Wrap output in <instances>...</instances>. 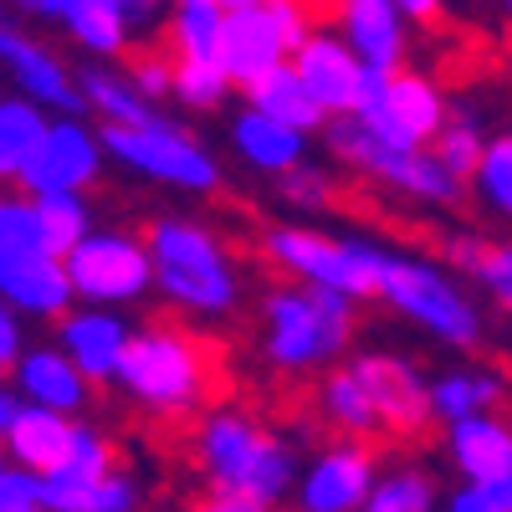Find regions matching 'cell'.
<instances>
[{
    "instance_id": "7",
    "label": "cell",
    "mask_w": 512,
    "mask_h": 512,
    "mask_svg": "<svg viewBox=\"0 0 512 512\" xmlns=\"http://www.w3.org/2000/svg\"><path fill=\"white\" fill-rule=\"evenodd\" d=\"M262 256L287 282H313L328 292H344L354 303H369L379 287V267L390 246L354 231H323L308 221H277L262 231Z\"/></svg>"
},
{
    "instance_id": "39",
    "label": "cell",
    "mask_w": 512,
    "mask_h": 512,
    "mask_svg": "<svg viewBox=\"0 0 512 512\" xmlns=\"http://www.w3.org/2000/svg\"><path fill=\"white\" fill-rule=\"evenodd\" d=\"M144 497H149L144 477L128 461H113L93 492V502H88V512H144Z\"/></svg>"
},
{
    "instance_id": "26",
    "label": "cell",
    "mask_w": 512,
    "mask_h": 512,
    "mask_svg": "<svg viewBox=\"0 0 512 512\" xmlns=\"http://www.w3.org/2000/svg\"><path fill=\"white\" fill-rule=\"evenodd\" d=\"M72 425H77L72 415H57V410H41V405H21V400H16L6 431H0V456L41 477V472H47V466L67 451Z\"/></svg>"
},
{
    "instance_id": "19",
    "label": "cell",
    "mask_w": 512,
    "mask_h": 512,
    "mask_svg": "<svg viewBox=\"0 0 512 512\" xmlns=\"http://www.w3.org/2000/svg\"><path fill=\"white\" fill-rule=\"evenodd\" d=\"M446 461L472 487H512V425L502 410H482L441 425Z\"/></svg>"
},
{
    "instance_id": "37",
    "label": "cell",
    "mask_w": 512,
    "mask_h": 512,
    "mask_svg": "<svg viewBox=\"0 0 512 512\" xmlns=\"http://www.w3.org/2000/svg\"><path fill=\"white\" fill-rule=\"evenodd\" d=\"M236 93V82L221 72V62H180L169 67V98L190 113H221L226 98Z\"/></svg>"
},
{
    "instance_id": "24",
    "label": "cell",
    "mask_w": 512,
    "mask_h": 512,
    "mask_svg": "<svg viewBox=\"0 0 512 512\" xmlns=\"http://www.w3.org/2000/svg\"><path fill=\"white\" fill-rule=\"evenodd\" d=\"M52 21L72 36L77 52H88L93 62H118L134 47V21L118 0H52Z\"/></svg>"
},
{
    "instance_id": "5",
    "label": "cell",
    "mask_w": 512,
    "mask_h": 512,
    "mask_svg": "<svg viewBox=\"0 0 512 512\" xmlns=\"http://www.w3.org/2000/svg\"><path fill=\"white\" fill-rule=\"evenodd\" d=\"M374 297L395 318L415 323L431 344L456 349V354L482 349L487 333H492L482 297L466 287L451 267L431 262V256H420V251H390L384 256Z\"/></svg>"
},
{
    "instance_id": "12",
    "label": "cell",
    "mask_w": 512,
    "mask_h": 512,
    "mask_svg": "<svg viewBox=\"0 0 512 512\" xmlns=\"http://www.w3.org/2000/svg\"><path fill=\"white\" fill-rule=\"evenodd\" d=\"M313 31V11L303 0H256V6L226 11L221 21V72L236 82H251L256 72H267L292 57V47Z\"/></svg>"
},
{
    "instance_id": "48",
    "label": "cell",
    "mask_w": 512,
    "mask_h": 512,
    "mask_svg": "<svg viewBox=\"0 0 512 512\" xmlns=\"http://www.w3.org/2000/svg\"><path fill=\"white\" fill-rule=\"evenodd\" d=\"M11 410H16V395H11V384L0 379V431H6V420H11Z\"/></svg>"
},
{
    "instance_id": "50",
    "label": "cell",
    "mask_w": 512,
    "mask_h": 512,
    "mask_svg": "<svg viewBox=\"0 0 512 512\" xmlns=\"http://www.w3.org/2000/svg\"><path fill=\"white\" fill-rule=\"evenodd\" d=\"M303 6H308V11H318V6H333V0H303Z\"/></svg>"
},
{
    "instance_id": "23",
    "label": "cell",
    "mask_w": 512,
    "mask_h": 512,
    "mask_svg": "<svg viewBox=\"0 0 512 512\" xmlns=\"http://www.w3.org/2000/svg\"><path fill=\"white\" fill-rule=\"evenodd\" d=\"M502 400H507V379L487 359H466V364L441 369L436 379H425V410H431V425H451V420L482 415V410H502Z\"/></svg>"
},
{
    "instance_id": "36",
    "label": "cell",
    "mask_w": 512,
    "mask_h": 512,
    "mask_svg": "<svg viewBox=\"0 0 512 512\" xmlns=\"http://www.w3.org/2000/svg\"><path fill=\"white\" fill-rule=\"evenodd\" d=\"M461 185L472 190V200L487 210V216H507L512 210V139L502 134V128H492L482 159L472 164V175H466Z\"/></svg>"
},
{
    "instance_id": "17",
    "label": "cell",
    "mask_w": 512,
    "mask_h": 512,
    "mask_svg": "<svg viewBox=\"0 0 512 512\" xmlns=\"http://www.w3.org/2000/svg\"><path fill=\"white\" fill-rule=\"evenodd\" d=\"M113 461H118L113 441L98 431V425L77 420L67 451L36 477V502L47 512H88V502H93V492H98V482H103V472Z\"/></svg>"
},
{
    "instance_id": "29",
    "label": "cell",
    "mask_w": 512,
    "mask_h": 512,
    "mask_svg": "<svg viewBox=\"0 0 512 512\" xmlns=\"http://www.w3.org/2000/svg\"><path fill=\"white\" fill-rule=\"evenodd\" d=\"M72 77H77L82 113H93L98 123H139V118L154 113V103L134 88V77H128L118 62H88Z\"/></svg>"
},
{
    "instance_id": "28",
    "label": "cell",
    "mask_w": 512,
    "mask_h": 512,
    "mask_svg": "<svg viewBox=\"0 0 512 512\" xmlns=\"http://www.w3.org/2000/svg\"><path fill=\"white\" fill-rule=\"evenodd\" d=\"M313 410H318V420L328 425L333 436H359V441H374V436H379L374 405H369V395H364L359 374L349 369V359H338L333 369L318 374Z\"/></svg>"
},
{
    "instance_id": "18",
    "label": "cell",
    "mask_w": 512,
    "mask_h": 512,
    "mask_svg": "<svg viewBox=\"0 0 512 512\" xmlns=\"http://www.w3.org/2000/svg\"><path fill=\"white\" fill-rule=\"evenodd\" d=\"M52 323H57V349L72 359V369L88 379L93 390H98V384H113L134 323H128L118 308H93V303H72Z\"/></svg>"
},
{
    "instance_id": "41",
    "label": "cell",
    "mask_w": 512,
    "mask_h": 512,
    "mask_svg": "<svg viewBox=\"0 0 512 512\" xmlns=\"http://www.w3.org/2000/svg\"><path fill=\"white\" fill-rule=\"evenodd\" d=\"M169 67H175V57H169V52H134L123 72L134 77V88L149 103H159V98H169Z\"/></svg>"
},
{
    "instance_id": "10",
    "label": "cell",
    "mask_w": 512,
    "mask_h": 512,
    "mask_svg": "<svg viewBox=\"0 0 512 512\" xmlns=\"http://www.w3.org/2000/svg\"><path fill=\"white\" fill-rule=\"evenodd\" d=\"M446 88L420 72V67H390V72H374L364 67L359 77V98L349 108V118H359L374 139L384 144H400V149H425L431 144V134L441 128L446 118Z\"/></svg>"
},
{
    "instance_id": "13",
    "label": "cell",
    "mask_w": 512,
    "mask_h": 512,
    "mask_svg": "<svg viewBox=\"0 0 512 512\" xmlns=\"http://www.w3.org/2000/svg\"><path fill=\"white\" fill-rule=\"evenodd\" d=\"M379 466H384V456L374 451V441L333 436L328 446L297 461V477H292L282 507L287 512H359L369 487L379 482Z\"/></svg>"
},
{
    "instance_id": "9",
    "label": "cell",
    "mask_w": 512,
    "mask_h": 512,
    "mask_svg": "<svg viewBox=\"0 0 512 512\" xmlns=\"http://www.w3.org/2000/svg\"><path fill=\"white\" fill-rule=\"evenodd\" d=\"M0 303H11L26 323H52L72 308L62 256L41 241L26 190H0Z\"/></svg>"
},
{
    "instance_id": "8",
    "label": "cell",
    "mask_w": 512,
    "mask_h": 512,
    "mask_svg": "<svg viewBox=\"0 0 512 512\" xmlns=\"http://www.w3.org/2000/svg\"><path fill=\"white\" fill-rule=\"evenodd\" d=\"M323 139H328V154L333 164H344L354 169L359 180L379 185V190H390V195H405L425 210H451L466 185L451 175V169L431 154V149H400V144H384L374 139L369 128L359 118H328L323 123Z\"/></svg>"
},
{
    "instance_id": "35",
    "label": "cell",
    "mask_w": 512,
    "mask_h": 512,
    "mask_svg": "<svg viewBox=\"0 0 512 512\" xmlns=\"http://www.w3.org/2000/svg\"><path fill=\"white\" fill-rule=\"evenodd\" d=\"M31 210H36V226H41V241H47L57 256L82 241L93 231V200L82 190H52V195H31Z\"/></svg>"
},
{
    "instance_id": "3",
    "label": "cell",
    "mask_w": 512,
    "mask_h": 512,
    "mask_svg": "<svg viewBox=\"0 0 512 512\" xmlns=\"http://www.w3.org/2000/svg\"><path fill=\"white\" fill-rule=\"evenodd\" d=\"M359 303L313 282H272L256 303V354L282 379H318L349 354Z\"/></svg>"
},
{
    "instance_id": "47",
    "label": "cell",
    "mask_w": 512,
    "mask_h": 512,
    "mask_svg": "<svg viewBox=\"0 0 512 512\" xmlns=\"http://www.w3.org/2000/svg\"><path fill=\"white\" fill-rule=\"evenodd\" d=\"M6 6L21 16H36V21H52V0H6Z\"/></svg>"
},
{
    "instance_id": "25",
    "label": "cell",
    "mask_w": 512,
    "mask_h": 512,
    "mask_svg": "<svg viewBox=\"0 0 512 512\" xmlns=\"http://www.w3.org/2000/svg\"><path fill=\"white\" fill-rule=\"evenodd\" d=\"M226 139H231V154L251 169V175H267V180H277L297 159H308V134H297V128L256 113V108H236Z\"/></svg>"
},
{
    "instance_id": "27",
    "label": "cell",
    "mask_w": 512,
    "mask_h": 512,
    "mask_svg": "<svg viewBox=\"0 0 512 512\" xmlns=\"http://www.w3.org/2000/svg\"><path fill=\"white\" fill-rule=\"evenodd\" d=\"M241 93H246V108H256V113H267V118H277V123H287V128H297V134H323V123H328V113L313 103V93L303 88V77L292 72V62H277V67H267V72H256L251 82H241Z\"/></svg>"
},
{
    "instance_id": "33",
    "label": "cell",
    "mask_w": 512,
    "mask_h": 512,
    "mask_svg": "<svg viewBox=\"0 0 512 512\" xmlns=\"http://www.w3.org/2000/svg\"><path fill=\"white\" fill-rule=\"evenodd\" d=\"M436 502H441V482L420 461H395V466H379V482L369 487L359 512H436Z\"/></svg>"
},
{
    "instance_id": "11",
    "label": "cell",
    "mask_w": 512,
    "mask_h": 512,
    "mask_svg": "<svg viewBox=\"0 0 512 512\" xmlns=\"http://www.w3.org/2000/svg\"><path fill=\"white\" fill-rule=\"evenodd\" d=\"M62 272L72 287V303L123 313L149 297V251L144 236L128 226H93L82 241L62 251Z\"/></svg>"
},
{
    "instance_id": "4",
    "label": "cell",
    "mask_w": 512,
    "mask_h": 512,
    "mask_svg": "<svg viewBox=\"0 0 512 512\" xmlns=\"http://www.w3.org/2000/svg\"><path fill=\"white\" fill-rule=\"evenodd\" d=\"M216 379H221L216 349L180 323L134 328L118 359V374H113L118 395L159 425L195 420L210 405V395H216Z\"/></svg>"
},
{
    "instance_id": "15",
    "label": "cell",
    "mask_w": 512,
    "mask_h": 512,
    "mask_svg": "<svg viewBox=\"0 0 512 512\" xmlns=\"http://www.w3.org/2000/svg\"><path fill=\"white\" fill-rule=\"evenodd\" d=\"M0 72H6L11 93L31 98L36 108H47V113H82L77 77H72L67 57L57 47H47L31 26L11 21L6 11H0Z\"/></svg>"
},
{
    "instance_id": "42",
    "label": "cell",
    "mask_w": 512,
    "mask_h": 512,
    "mask_svg": "<svg viewBox=\"0 0 512 512\" xmlns=\"http://www.w3.org/2000/svg\"><path fill=\"white\" fill-rule=\"evenodd\" d=\"M21 507H41L36 502V472L16 461H0V512H21Z\"/></svg>"
},
{
    "instance_id": "44",
    "label": "cell",
    "mask_w": 512,
    "mask_h": 512,
    "mask_svg": "<svg viewBox=\"0 0 512 512\" xmlns=\"http://www.w3.org/2000/svg\"><path fill=\"white\" fill-rule=\"evenodd\" d=\"M190 512H282V507H267V502H246V497H226V492H205L190 502Z\"/></svg>"
},
{
    "instance_id": "21",
    "label": "cell",
    "mask_w": 512,
    "mask_h": 512,
    "mask_svg": "<svg viewBox=\"0 0 512 512\" xmlns=\"http://www.w3.org/2000/svg\"><path fill=\"white\" fill-rule=\"evenodd\" d=\"M292 72L303 77V88L313 93V103L328 113V118H344L359 98V77H364V62L344 47L338 31H323L313 26L303 41L292 47Z\"/></svg>"
},
{
    "instance_id": "1",
    "label": "cell",
    "mask_w": 512,
    "mask_h": 512,
    "mask_svg": "<svg viewBox=\"0 0 512 512\" xmlns=\"http://www.w3.org/2000/svg\"><path fill=\"white\" fill-rule=\"evenodd\" d=\"M190 425V466L200 472L205 492H226L246 502L282 507L287 487L297 477V441L277 425H267L256 410L236 400H210Z\"/></svg>"
},
{
    "instance_id": "38",
    "label": "cell",
    "mask_w": 512,
    "mask_h": 512,
    "mask_svg": "<svg viewBox=\"0 0 512 512\" xmlns=\"http://www.w3.org/2000/svg\"><path fill=\"white\" fill-rule=\"evenodd\" d=\"M277 195H282L287 210H297V216H323V210H333V200H338V180H333L328 164L297 159L292 169L277 175Z\"/></svg>"
},
{
    "instance_id": "32",
    "label": "cell",
    "mask_w": 512,
    "mask_h": 512,
    "mask_svg": "<svg viewBox=\"0 0 512 512\" xmlns=\"http://www.w3.org/2000/svg\"><path fill=\"white\" fill-rule=\"evenodd\" d=\"M221 21H226V11L216 6V0H175V11L164 16L169 57H180V62H216V52H221Z\"/></svg>"
},
{
    "instance_id": "43",
    "label": "cell",
    "mask_w": 512,
    "mask_h": 512,
    "mask_svg": "<svg viewBox=\"0 0 512 512\" xmlns=\"http://www.w3.org/2000/svg\"><path fill=\"white\" fill-rule=\"evenodd\" d=\"M26 344H31V338H26V318H21L11 303H0V374L16 364V354H21Z\"/></svg>"
},
{
    "instance_id": "49",
    "label": "cell",
    "mask_w": 512,
    "mask_h": 512,
    "mask_svg": "<svg viewBox=\"0 0 512 512\" xmlns=\"http://www.w3.org/2000/svg\"><path fill=\"white\" fill-rule=\"evenodd\" d=\"M221 11H241V6H256V0H216Z\"/></svg>"
},
{
    "instance_id": "34",
    "label": "cell",
    "mask_w": 512,
    "mask_h": 512,
    "mask_svg": "<svg viewBox=\"0 0 512 512\" xmlns=\"http://www.w3.org/2000/svg\"><path fill=\"white\" fill-rule=\"evenodd\" d=\"M41 128H47V108H36L21 93L0 98V185H16L26 154L41 139Z\"/></svg>"
},
{
    "instance_id": "30",
    "label": "cell",
    "mask_w": 512,
    "mask_h": 512,
    "mask_svg": "<svg viewBox=\"0 0 512 512\" xmlns=\"http://www.w3.org/2000/svg\"><path fill=\"white\" fill-rule=\"evenodd\" d=\"M446 267H451L466 287H482V297H492L497 308L512 303V251H507L502 241L456 231V236L446 241Z\"/></svg>"
},
{
    "instance_id": "6",
    "label": "cell",
    "mask_w": 512,
    "mask_h": 512,
    "mask_svg": "<svg viewBox=\"0 0 512 512\" xmlns=\"http://www.w3.org/2000/svg\"><path fill=\"white\" fill-rule=\"evenodd\" d=\"M98 139H103L108 164H118L123 175H134L144 185L195 195V200L216 195L226 185V164L216 159V149L164 113H149L139 123H103Z\"/></svg>"
},
{
    "instance_id": "14",
    "label": "cell",
    "mask_w": 512,
    "mask_h": 512,
    "mask_svg": "<svg viewBox=\"0 0 512 512\" xmlns=\"http://www.w3.org/2000/svg\"><path fill=\"white\" fill-rule=\"evenodd\" d=\"M108 169L98 123H88L82 113H47V128H41L36 149L26 154L16 190L26 195H52V190H82L88 195Z\"/></svg>"
},
{
    "instance_id": "16",
    "label": "cell",
    "mask_w": 512,
    "mask_h": 512,
    "mask_svg": "<svg viewBox=\"0 0 512 512\" xmlns=\"http://www.w3.org/2000/svg\"><path fill=\"white\" fill-rule=\"evenodd\" d=\"M349 369L359 374L364 395L374 405L379 436L395 441H415L425 425H431V410H425V374L415 359L395 354V349H364L349 359Z\"/></svg>"
},
{
    "instance_id": "53",
    "label": "cell",
    "mask_w": 512,
    "mask_h": 512,
    "mask_svg": "<svg viewBox=\"0 0 512 512\" xmlns=\"http://www.w3.org/2000/svg\"><path fill=\"white\" fill-rule=\"evenodd\" d=\"M0 379H6V374H0Z\"/></svg>"
},
{
    "instance_id": "22",
    "label": "cell",
    "mask_w": 512,
    "mask_h": 512,
    "mask_svg": "<svg viewBox=\"0 0 512 512\" xmlns=\"http://www.w3.org/2000/svg\"><path fill=\"white\" fill-rule=\"evenodd\" d=\"M333 16H338V36L344 47L374 67V72H390L410 62V21L390 6V0H333Z\"/></svg>"
},
{
    "instance_id": "54",
    "label": "cell",
    "mask_w": 512,
    "mask_h": 512,
    "mask_svg": "<svg viewBox=\"0 0 512 512\" xmlns=\"http://www.w3.org/2000/svg\"><path fill=\"white\" fill-rule=\"evenodd\" d=\"M0 461H6V456H0Z\"/></svg>"
},
{
    "instance_id": "45",
    "label": "cell",
    "mask_w": 512,
    "mask_h": 512,
    "mask_svg": "<svg viewBox=\"0 0 512 512\" xmlns=\"http://www.w3.org/2000/svg\"><path fill=\"white\" fill-rule=\"evenodd\" d=\"M390 6L410 21V26H436L441 16H446V6L451 0H390Z\"/></svg>"
},
{
    "instance_id": "40",
    "label": "cell",
    "mask_w": 512,
    "mask_h": 512,
    "mask_svg": "<svg viewBox=\"0 0 512 512\" xmlns=\"http://www.w3.org/2000/svg\"><path fill=\"white\" fill-rule=\"evenodd\" d=\"M436 512H512V487H472V482H456L451 492H441Z\"/></svg>"
},
{
    "instance_id": "20",
    "label": "cell",
    "mask_w": 512,
    "mask_h": 512,
    "mask_svg": "<svg viewBox=\"0 0 512 512\" xmlns=\"http://www.w3.org/2000/svg\"><path fill=\"white\" fill-rule=\"evenodd\" d=\"M6 374H11V395L21 405H41L72 420H88L93 410V384L72 369V359L57 344H26Z\"/></svg>"
},
{
    "instance_id": "46",
    "label": "cell",
    "mask_w": 512,
    "mask_h": 512,
    "mask_svg": "<svg viewBox=\"0 0 512 512\" xmlns=\"http://www.w3.org/2000/svg\"><path fill=\"white\" fill-rule=\"evenodd\" d=\"M118 6L128 11V21H134V26H144V21H154V16H159L164 0H118Z\"/></svg>"
},
{
    "instance_id": "51",
    "label": "cell",
    "mask_w": 512,
    "mask_h": 512,
    "mask_svg": "<svg viewBox=\"0 0 512 512\" xmlns=\"http://www.w3.org/2000/svg\"><path fill=\"white\" fill-rule=\"evenodd\" d=\"M492 6H497V11H512V0H492Z\"/></svg>"
},
{
    "instance_id": "31",
    "label": "cell",
    "mask_w": 512,
    "mask_h": 512,
    "mask_svg": "<svg viewBox=\"0 0 512 512\" xmlns=\"http://www.w3.org/2000/svg\"><path fill=\"white\" fill-rule=\"evenodd\" d=\"M487 139H492V118L472 98H456V103H446V118H441V128L431 134L425 149H431L456 180H466V175H472V164L482 159Z\"/></svg>"
},
{
    "instance_id": "2",
    "label": "cell",
    "mask_w": 512,
    "mask_h": 512,
    "mask_svg": "<svg viewBox=\"0 0 512 512\" xmlns=\"http://www.w3.org/2000/svg\"><path fill=\"white\" fill-rule=\"evenodd\" d=\"M139 236L149 251V292H159L190 323L236 318L246 282L221 231H210L200 216H175L169 210V216H154L149 231Z\"/></svg>"
},
{
    "instance_id": "52",
    "label": "cell",
    "mask_w": 512,
    "mask_h": 512,
    "mask_svg": "<svg viewBox=\"0 0 512 512\" xmlns=\"http://www.w3.org/2000/svg\"><path fill=\"white\" fill-rule=\"evenodd\" d=\"M21 512H47V507H21Z\"/></svg>"
}]
</instances>
